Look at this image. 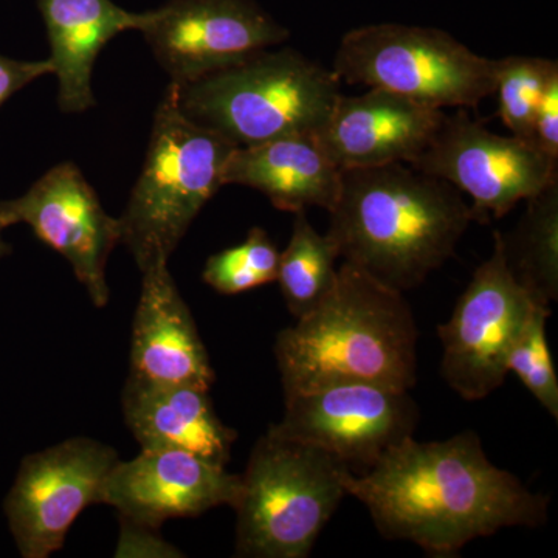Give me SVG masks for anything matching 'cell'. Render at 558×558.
I'll list each match as a JSON object with an SVG mask.
<instances>
[{
  "label": "cell",
  "instance_id": "obj_1",
  "mask_svg": "<svg viewBox=\"0 0 558 558\" xmlns=\"http://www.w3.org/2000/svg\"><path fill=\"white\" fill-rule=\"evenodd\" d=\"M381 537L417 545L432 557H454L473 539L506 527L537 529L549 498L492 464L475 432L392 447L362 475L343 476Z\"/></svg>",
  "mask_w": 558,
  "mask_h": 558
},
{
  "label": "cell",
  "instance_id": "obj_2",
  "mask_svg": "<svg viewBox=\"0 0 558 558\" xmlns=\"http://www.w3.org/2000/svg\"><path fill=\"white\" fill-rule=\"evenodd\" d=\"M329 218L340 258L399 292L440 269L475 220L461 191L409 163L341 170Z\"/></svg>",
  "mask_w": 558,
  "mask_h": 558
},
{
  "label": "cell",
  "instance_id": "obj_3",
  "mask_svg": "<svg viewBox=\"0 0 558 558\" xmlns=\"http://www.w3.org/2000/svg\"><path fill=\"white\" fill-rule=\"evenodd\" d=\"M417 340L403 292L343 260L325 300L278 332L284 396L340 384L410 391L417 381Z\"/></svg>",
  "mask_w": 558,
  "mask_h": 558
},
{
  "label": "cell",
  "instance_id": "obj_4",
  "mask_svg": "<svg viewBox=\"0 0 558 558\" xmlns=\"http://www.w3.org/2000/svg\"><path fill=\"white\" fill-rule=\"evenodd\" d=\"M332 69L292 49L260 50L230 68L178 86L190 120L234 146L317 134L340 97Z\"/></svg>",
  "mask_w": 558,
  "mask_h": 558
},
{
  "label": "cell",
  "instance_id": "obj_5",
  "mask_svg": "<svg viewBox=\"0 0 558 558\" xmlns=\"http://www.w3.org/2000/svg\"><path fill=\"white\" fill-rule=\"evenodd\" d=\"M236 146L180 109L174 83L154 116L148 154L121 215V242L140 271L170 260L193 220L223 186Z\"/></svg>",
  "mask_w": 558,
  "mask_h": 558
},
{
  "label": "cell",
  "instance_id": "obj_6",
  "mask_svg": "<svg viewBox=\"0 0 558 558\" xmlns=\"http://www.w3.org/2000/svg\"><path fill=\"white\" fill-rule=\"evenodd\" d=\"M348 469L326 451L266 435L241 475L236 557L306 558L347 497Z\"/></svg>",
  "mask_w": 558,
  "mask_h": 558
},
{
  "label": "cell",
  "instance_id": "obj_7",
  "mask_svg": "<svg viewBox=\"0 0 558 558\" xmlns=\"http://www.w3.org/2000/svg\"><path fill=\"white\" fill-rule=\"evenodd\" d=\"M332 72L439 109H475L494 95L497 60L447 32L402 24L354 28L340 40Z\"/></svg>",
  "mask_w": 558,
  "mask_h": 558
},
{
  "label": "cell",
  "instance_id": "obj_8",
  "mask_svg": "<svg viewBox=\"0 0 558 558\" xmlns=\"http://www.w3.org/2000/svg\"><path fill=\"white\" fill-rule=\"evenodd\" d=\"M417 424L418 407L410 391L340 384L286 396L284 416L267 433L317 447L362 475L392 447L413 438Z\"/></svg>",
  "mask_w": 558,
  "mask_h": 558
},
{
  "label": "cell",
  "instance_id": "obj_9",
  "mask_svg": "<svg viewBox=\"0 0 558 558\" xmlns=\"http://www.w3.org/2000/svg\"><path fill=\"white\" fill-rule=\"evenodd\" d=\"M409 165L468 194L481 222L505 218L521 201L558 182L557 160L534 143L488 131L465 109L447 112L438 134Z\"/></svg>",
  "mask_w": 558,
  "mask_h": 558
},
{
  "label": "cell",
  "instance_id": "obj_10",
  "mask_svg": "<svg viewBox=\"0 0 558 558\" xmlns=\"http://www.w3.org/2000/svg\"><path fill=\"white\" fill-rule=\"evenodd\" d=\"M535 306L510 275L495 231L490 258L475 270L449 322L438 328L440 374L447 385L469 402L501 387L510 349Z\"/></svg>",
  "mask_w": 558,
  "mask_h": 558
},
{
  "label": "cell",
  "instance_id": "obj_11",
  "mask_svg": "<svg viewBox=\"0 0 558 558\" xmlns=\"http://www.w3.org/2000/svg\"><path fill=\"white\" fill-rule=\"evenodd\" d=\"M119 461V451L90 438L62 440L22 459L3 505L21 556L47 558L64 548L83 510L101 505L106 478Z\"/></svg>",
  "mask_w": 558,
  "mask_h": 558
},
{
  "label": "cell",
  "instance_id": "obj_12",
  "mask_svg": "<svg viewBox=\"0 0 558 558\" xmlns=\"http://www.w3.org/2000/svg\"><path fill=\"white\" fill-rule=\"evenodd\" d=\"M170 83L183 86L289 38L255 0H168L140 31Z\"/></svg>",
  "mask_w": 558,
  "mask_h": 558
},
{
  "label": "cell",
  "instance_id": "obj_13",
  "mask_svg": "<svg viewBox=\"0 0 558 558\" xmlns=\"http://www.w3.org/2000/svg\"><path fill=\"white\" fill-rule=\"evenodd\" d=\"M14 223H27L39 241L69 260L95 307L108 306L106 266L121 242L120 219L102 208L75 163L57 165L24 196L0 201V227Z\"/></svg>",
  "mask_w": 558,
  "mask_h": 558
},
{
  "label": "cell",
  "instance_id": "obj_14",
  "mask_svg": "<svg viewBox=\"0 0 558 558\" xmlns=\"http://www.w3.org/2000/svg\"><path fill=\"white\" fill-rule=\"evenodd\" d=\"M240 488L241 475L197 454L142 450L110 470L101 505L112 506L120 519L159 531L171 519L199 517L220 506L233 508Z\"/></svg>",
  "mask_w": 558,
  "mask_h": 558
},
{
  "label": "cell",
  "instance_id": "obj_15",
  "mask_svg": "<svg viewBox=\"0 0 558 558\" xmlns=\"http://www.w3.org/2000/svg\"><path fill=\"white\" fill-rule=\"evenodd\" d=\"M446 116V109L369 87L354 97L340 94L315 138L340 170L411 163Z\"/></svg>",
  "mask_w": 558,
  "mask_h": 558
},
{
  "label": "cell",
  "instance_id": "obj_16",
  "mask_svg": "<svg viewBox=\"0 0 558 558\" xmlns=\"http://www.w3.org/2000/svg\"><path fill=\"white\" fill-rule=\"evenodd\" d=\"M134 379L159 385L211 388L216 374L189 304L168 260L142 271V290L131 337Z\"/></svg>",
  "mask_w": 558,
  "mask_h": 558
},
{
  "label": "cell",
  "instance_id": "obj_17",
  "mask_svg": "<svg viewBox=\"0 0 558 558\" xmlns=\"http://www.w3.org/2000/svg\"><path fill=\"white\" fill-rule=\"evenodd\" d=\"M123 413L142 450H180L227 468L238 433L216 414L207 389L128 376Z\"/></svg>",
  "mask_w": 558,
  "mask_h": 558
},
{
  "label": "cell",
  "instance_id": "obj_18",
  "mask_svg": "<svg viewBox=\"0 0 558 558\" xmlns=\"http://www.w3.org/2000/svg\"><path fill=\"white\" fill-rule=\"evenodd\" d=\"M248 186L281 211L329 209L341 186V170L315 134L288 135L252 146H236L223 170V186Z\"/></svg>",
  "mask_w": 558,
  "mask_h": 558
},
{
  "label": "cell",
  "instance_id": "obj_19",
  "mask_svg": "<svg viewBox=\"0 0 558 558\" xmlns=\"http://www.w3.org/2000/svg\"><path fill=\"white\" fill-rule=\"evenodd\" d=\"M50 43V62L60 83L64 113L94 108L92 72L106 46L120 33L142 31L146 13H132L112 0H38Z\"/></svg>",
  "mask_w": 558,
  "mask_h": 558
},
{
  "label": "cell",
  "instance_id": "obj_20",
  "mask_svg": "<svg viewBox=\"0 0 558 558\" xmlns=\"http://www.w3.org/2000/svg\"><path fill=\"white\" fill-rule=\"evenodd\" d=\"M506 266L529 299L550 307L558 299V182L526 201L515 229L501 233Z\"/></svg>",
  "mask_w": 558,
  "mask_h": 558
},
{
  "label": "cell",
  "instance_id": "obj_21",
  "mask_svg": "<svg viewBox=\"0 0 558 558\" xmlns=\"http://www.w3.org/2000/svg\"><path fill=\"white\" fill-rule=\"evenodd\" d=\"M339 259L328 234L312 227L306 211L295 213L288 247L279 252L277 277L293 317H303L325 300L336 284Z\"/></svg>",
  "mask_w": 558,
  "mask_h": 558
},
{
  "label": "cell",
  "instance_id": "obj_22",
  "mask_svg": "<svg viewBox=\"0 0 558 558\" xmlns=\"http://www.w3.org/2000/svg\"><path fill=\"white\" fill-rule=\"evenodd\" d=\"M558 62L537 57H506L497 60L494 95L498 97V116L510 134L532 143L535 112Z\"/></svg>",
  "mask_w": 558,
  "mask_h": 558
},
{
  "label": "cell",
  "instance_id": "obj_23",
  "mask_svg": "<svg viewBox=\"0 0 558 558\" xmlns=\"http://www.w3.org/2000/svg\"><path fill=\"white\" fill-rule=\"evenodd\" d=\"M279 252L269 233L253 227L236 247L222 250L205 263V284L222 295H240L277 281Z\"/></svg>",
  "mask_w": 558,
  "mask_h": 558
},
{
  "label": "cell",
  "instance_id": "obj_24",
  "mask_svg": "<svg viewBox=\"0 0 558 558\" xmlns=\"http://www.w3.org/2000/svg\"><path fill=\"white\" fill-rule=\"evenodd\" d=\"M550 315V307L535 306L532 310L526 325L510 349L508 369L519 376L539 405L557 421L558 380L546 339V323Z\"/></svg>",
  "mask_w": 558,
  "mask_h": 558
},
{
  "label": "cell",
  "instance_id": "obj_25",
  "mask_svg": "<svg viewBox=\"0 0 558 558\" xmlns=\"http://www.w3.org/2000/svg\"><path fill=\"white\" fill-rule=\"evenodd\" d=\"M120 539L116 557H183L180 550L157 535V529L120 519Z\"/></svg>",
  "mask_w": 558,
  "mask_h": 558
},
{
  "label": "cell",
  "instance_id": "obj_26",
  "mask_svg": "<svg viewBox=\"0 0 558 558\" xmlns=\"http://www.w3.org/2000/svg\"><path fill=\"white\" fill-rule=\"evenodd\" d=\"M532 143L558 161V72L553 73L535 112Z\"/></svg>",
  "mask_w": 558,
  "mask_h": 558
},
{
  "label": "cell",
  "instance_id": "obj_27",
  "mask_svg": "<svg viewBox=\"0 0 558 558\" xmlns=\"http://www.w3.org/2000/svg\"><path fill=\"white\" fill-rule=\"evenodd\" d=\"M50 73H53V65L49 58L43 61H17L0 54V108L33 81Z\"/></svg>",
  "mask_w": 558,
  "mask_h": 558
},
{
  "label": "cell",
  "instance_id": "obj_28",
  "mask_svg": "<svg viewBox=\"0 0 558 558\" xmlns=\"http://www.w3.org/2000/svg\"><path fill=\"white\" fill-rule=\"evenodd\" d=\"M2 230H3L2 227H0V259H2L3 256L10 255V253H11L10 245L7 244L5 241H3Z\"/></svg>",
  "mask_w": 558,
  "mask_h": 558
}]
</instances>
